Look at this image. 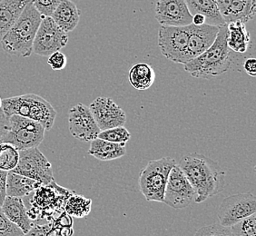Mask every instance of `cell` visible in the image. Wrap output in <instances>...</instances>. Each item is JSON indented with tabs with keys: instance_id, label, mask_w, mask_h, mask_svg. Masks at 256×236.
<instances>
[{
	"instance_id": "1",
	"label": "cell",
	"mask_w": 256,
	"mask_h": 236,
	"mask_svg": "<svg viewBox=\"0 0 256 236\" xmlns=\"http://www.w3.org/2000/svg\"><path fill=\"white\" fill-rule=\"evenodd\" d=\"M178 166L191 184L194 202L200 204L222 192L226 186V172L218 162L199 152L184 156Z\"/></svg>"
},
{
	"instance_id": "2",
	"label": "cell",
	"mask_w": 256,
	"mask_h": 236,
	"mask_svg": "<svg viewBox=\"0 0 256 236\" xmlns=\"http://www.w3.org/2000/svg\"><path fill=\"white\" fill-rule=\"evenodd\" d=\"M226 38L227 25L222 26L212 46L184 64V70L196 78L208 80L226 73L232 64V52L227 46Z\"/></svg>"
},
{
	"instance_id": "3",
	"label": "cell",
	"mask_w": 256,
	"mask_h": 236,
	"mask_svg": "<svg viewBox=\"0 0 256 236\" xmlns=\"http://www.w3.org/2000/svg\"><path fill=\"white\" fill-rule=\"evenodd\" d=\"M43 18L30 2L0 41L6 53L23 58L30 56L33 53L34 36Z\"/></svg>"
},
{
	"instance_id": "4",
	"label": "cell",
	"mask_w": 256,
	"mask_h": 236,
	"mask_svg": "<svg viewBox=\"0 0 256 236\" xmlns=\"http://www.w3.org/2000/svg\"><path fill=\"white\" fill-rule=\"evenodd\" d=\"M1 109L8 116H20L38 122L46 130L54 126L56 112L46 99L34 94H26L1 101Z\"/></svg>"
},
{
	"instance_id": "5",
	"label": "cell",
	"mask_w": 256,
	"mask_h": 236,
	"mask_svg": "<svg viewBox=\"0 0 256 236\" xmlns=\"http://www.w3.org/2000/svg\"><path fill=\"white\" fill-rule=\"evenodd\" d=\"M176 164L174 159L162 158L151 160L139 174L138 184L148 202H164V194L166 186L168 176L174 166Z\"/></svg>"
},
{
	"instance_id": "6",
	"label": "cell",
	"mask_w": 256,
	"mask_h": 236,
	"mask_svg": "<svg viewBox=\"0 0 256 236\" xmlns=\"http://www.w3.org/2000/svg\"><path fill=\"white\" fill-rule=\"evenodd\" d=\"M44 126L30 118L13 114L8 116V129L4 143L15 146L18 151L38 148L44 138Z\"/></svg>"
},
{
	"instance_id": "7",
	"label": "cell",
	"mask_w": 256,
	"mask_h": 236,
	"mask_svg": "<svg viewBox=\"0 0 256 236\" xmlns=\"http://www.w3.org/2000/svg\"><path fill=\"white\" fill-rule=\"evenodd\" d=\"M12 172L48 186L54 181L52 166L38 148L20 150L18 166Z\"/></svg>"
},
{
	"instance_id": "8",
	"label": "cell",
	"mask_w": 256,
	"mask_h": 236,
	"mask_svg": "<svg viewBox=\"0 0 256 236\" xmlns=\"http://www.w3.org/2000/svg\"><path fill=\"white\" fill-rule=\"evenodd\" d=\"M189 28L164 26L158 31V46L164 56L174 63H188V41Z\"/></svg>"
},
{
	"instance_id": "9",
	"label": "cell",
	"mask_w": 256,
	"mask_h": 236,
	"mask_svg": "<svg viewBox=\"0 0 256 236\" xmlns=\"http://www.w3.org/2000/svg\"><path fill=\"white\" fill-rule=\"evenodd\" d=\"M256 196L251 192L236 194L226 197L218 207L219 224L231 227L242 219L256 214Z\"/></svg>"
},
{
	"instance_id": "10",
	"label": "cell",
	"mask_w": 256,
	"mask_h": 236,
	"mask_svg": "<svg viewBox=\"0 0 256 236\" xmlns=\"http://www.w3.org/2000/svg\"><path fill=\"white\" fill-rule=\"evenodd\" d=\"M68 43V34L56 24L51 16L44 18L33 42V52L40 56H50Z\"/></svg>"
},
{
	"instance_id": "11",
	"label": "cell",
	"mask_w": 256,
	"mask_h": 236,
	"mask_svg": "<svg viewBox=\"0 0 256 236\" xmlns=\"http://www.w3.org/2000/svg\"><path fill=\"white\" fill-rule=\"evenodd\" d=\"M196 192L178 164L172 166L164 194V204L180 210L190 206Z\"/></svg>"
},
{
	"instance_id": "12",
	"label": "cell",
	"mask_w": 256,
	"mask_h": 236,
	"mask_svg": "<svg viewBox=\"0 0 256 236\" xmlns=\"http://www.w3.org/2000/svg\"><path fill=\"white\" fill-rule=\"evenodd\" d=\"M68 126L71 134L82 142H91L101 131L90 109L83 104H78L69 110Z\"/></svg>"
},
{
	"instance_id": "13",
	"label": "cell",
	"mask_w": 256,
	"mask_h": 236,
	"mask_svg": "<svg viewBox=\"0 0 256 236\" xmlns=\"http://www.w3.org/2000/svg\"><path fill=\"white\" fill-rule=\"evenodd\" d=\"M89 109L101 131L122 126L126 122L124 111L112 98H98L89 106Z\"/></svg>"
},
{
	"instance_id": "14",
	"label": "cell",
	"mask_w": 256,
	"mask_h": 236,
	"mask_svg": "<svg viewBox=\"0 0 256 236\" xmlns=\"http://www.w3.org/2000/svg\"><path fill=\"white\" fill-rule=\"evenodd\" d=\"M154 16L164 26H186L192 24V15L184 0H158Z\"/></svg>"
},
{
	"instance_id": "15",
	"label": "cell",
	"mask_w": 256,
	"mask_h": 236,
	"mask_svg": "<svg viewBox=\"0 0 256 236\" xmlns=\"http://www.w3.org/2000/svg\"><path fill=\"white\" fill-rule=\"evenodd\" d=\"M189 34L188 41V60L196 58L208 50L216 38L220 26L204 24L188 26Z\"/></svg>"
},
{
	"instance_id": "16",
	"label": "cell",
	"mask_w": 256,
	"mask_h": 236,
	"mask_svg": "<svg viewBox=\"0 0 256 236\" xmlns=\"http://www.w3.org/2000/svg\"><path fill=\"white\" fill-rule=\"evenodd\" d=\"M226 24L234 21L247 23L254 18L256 0H214Z\"/></svg>"
},
{
	"instance_id": "17",
	"label": "cell",
	"mask_w": 256,
	"mask_h": 236,
	"mask_svg": "<svg viewBox=\"0 0 256 236\" xmlns=\"http://www.w3.org/2000/svg\"><path fill=\"white\" fill-rule=\"evenodd\" d=\"M1 208L8 220L15 224L24 234L34 226V222L32 221L28 216V212L22 198L6 196Z\"/></svg>"
},
{
	"instance_id": "18",
	"label": "cell",
	"mask_w": 256,
	"mask_h": 236,
	"mask_svg": "<svg viewBox=\"0 0 256 236\" xmlns=\"http://www.w3.org/2000/svg\"><path fill=\"white\" fill-rule=\"evenodd\" d=\"M31 0H0V41Z\"/></svg>"
},
{
	"instance_id": "19",
	"label": "cell",
	"mask_w": 256,
	"mask_h": 236,
	"mask_svg": "<svg viewBox=\"0 0 256 236\" xmlns=\"http://www.w3.org/2000/svg\"><path fill=\"white\" fill-rule=\"evenodd\" d=\"M52 20L66 33L71 32L78 26L80 11L71 0H62L51 16Z\"/></svg>"
},
{
	"instance_id": "20",
	"label": "cell",
	"mask_w": 256,
	"mask_h": 236,
	"mask_svg": "<svg viewBox=\"0 0 256 236\" xmlns=\"http://www.w3.org/2000/svg\"><path fill=\"white\" fill-rule=\"evenodd\" d=\"M227 46L236 53H246L251 43L250 33L242 21H234L227 24Z\"/></svg>"
},
{
	"instance_id": "21",
	"label": "cell",
	"mask_w": 256,
	"mask_h": 236,
	"mask_svg": "<svg viewBox=\"0 0 256 236\" xmlns=\"http://www.w3.org/2000/svg\"><path fill=\"white\" fill-rule=\"evenodd\" d=\"M88 154L100 161H112L123 158L126 154V144L111 143L100 138L91 141Z\"/></svg>"
},
{
	"instance_id": "22",
	"label": "cell",
	"mask_w": 256,
	"mask_h": 236,
	"mask_svg": "<svg viewBox=\"0 0 256 236\" xmlns=\"http://www.w3.org/2000/svg\"><path fill=\"white\" fill-rule=\"evenodd\" d=\"M190 14H201L206 18V24L222 26L226 25L219 13L214 0H184Z\"/></svg>"
},
{
	"instance_id": "23",
	"label": "cell",
	"mask_w": 256,
	"mask_h": 236,
	"mask_svg": "<svg viewBox=\"0 0 256 236\" xmlns=\"http://www.w3.org/2000/svg\"><path fill=\"white\" fill-rule=\"evenodd\" d=\"M41 186L40 182L30 179L28 177L21 176L16 172H8L6 177V196H8L23 197L28 196Z\"/></svg>"
},
{
	"instance_id": "24",
	"label": "cell",
	"mask_w": 256,
	"mask_h": 236,
	"mask_svg": "<svg viewBox=\"0 0 256 236\" xmlns=\"http://www.w3.org/2000/svg\"><path fill=\"white\" fill-rule=\"evenodd\" d=\"M128 78L131 86L136 90H148L156 80V73L151 64L139 63L134 64L130 69Z\"/></svg>"
},
{
	"instance_id": "25",
	"label": "cell",
	"mask_w": 256,
	"mask_h": 236,
	"mask_svg": "<svg viewBox=\"0 0 256 236\" xmlns=\"http://www.w3.org/2000/svg\"><path fill=\"white\" fill-rule=\"evenodd\" d=\"M91 199L83 196H72L66 204V212L70 216L83 218L91 212Z\"/></svg>"
},
{
	"instance_id": "26",
	"label": "cell",
	"mask_w": 256,
	"mask_h": 236,
	"mask_svg": "<svg viewBox=\"0 0 256 236\" xmlns=\"http://www.w3.org/2000/svg\"><path fill=\"white\" fill-rule=\"evenodd\" d=\"M20 160V151L8 143L0 144V170L10 172L15 169Z\"/></svg>"
},
{
	"instance_id": "27",
	"label": "cell",
	"mask_w": 256,
	"mask_h": 236,
	"mask_svg": "<svg viewBox=\"0 0 256 236\" xmlns=\"http://www.w3.org/2000/svg\"><path fill=\"white\" fill-rule=\"evenodd\" d=\"M98 138L108 141L111 143L123 144H126L131 138V134L129 133L128 129L122 126L110 128L108 130L100 131Z\"/></svg>"
},
{
	"instance_id": "28",
	"label": "cell",
	"mask_w": 256,
	"mask_h": 236,
	"mask_svg": "<svg viewBox=\"0 0 256 236\" xmlns=\"http://www.w3.org/2000/svg\"><path fill=\"white\" fill-rule=\"evenodd\" d=\"M232 236H256V214L242 219L231 227Z\"/></svg>"
},
{
	"instance_id": "29",
	"label": "cell",
	"mask_w": 256,
	"mask_h": 236,
	"mask_svg": "<svg viewBox=\"0 0 256 236\" xmlns=\"http://www.w3.org/2000/svg\"><path fill=\"white\" fill-rule=\"evenodd\" d=\"M194 236H232L231 228L221 224H214L200 228Z\"/></svg>"
},
{
	"instance_id": "30",
	"label": "cell",
	"mask_w": 256,
	"mask_h": 236,
	"mask_svg": "<svg viewBox=\"0 0 256 236\" xmlns=\"http://www.w3.org/2000/svg\"><path fill=\"white\" fill-rule=\"evenodd\" d=\"M0 236H24L23 232L8 220L0 206Z\"/></svg>"
},
{
	"instance_id": "31",
	"label": "cell",
	"mask_w": 256,
	"mask_h": 236,
	"mask_svg": "<svg viewBox=\"0 0 256 236\" xmlns=\"http://www.w3.org/2000/svg\"><path fill=\"white\" fill-rule=\"evenodd\" d=\"M62 0H31L34 8L44 18L51 16Z\"/></svg>"
},
{
	"instance_id": "32",
	"label": "cell",
	"mask_w": 256,
	"mask_h": 236,
	"mask_svg": "<svg viewBox=\"0 0 256 236\" xmlns=\"http://www.w3.org/2000/svg\"><path fill=\"white\" fill-rule=\"evenodd\" d=\"M48 64H50V68L54 71H60L66 66L68 58L62 52L56 51L48 56Z\"/></svg>"
},
{
	"instance_id": "33",
	"label": "cell",
	"mask_w": 256,
	"mask_h": 236,
	"mask_svg": "<svg viewBox=\"0 0 256 236\" xmlns=\"http://www.w3.org/2000/svg\"><path fill=\"white\" fill-rule=\"evenodd\" d=\"M8 129V116L0 108V144L4 143Z\"/></svg>"
},
{
	"instance_id": "34",
	"label": "cell",
	"mask_w": 256,
	"mask_h": 236,
	"mask_svg": "<svg viewBox=\"0 0 256 236\" xmlns=\"http://www.w3.org/2000/svg\"><path fill=\"white\" fill-rule=\"evenodd\" d=\"M50 224H34L31 227L30 231L24 234V236H46V232L50 229Z\"/></svg>"
},
{
	"instance_id": "35",
	"label": "cell",
	"mask_w": 256,
	"mask_h": 236,
	"mask_svg": "<svg viewBox=\"0 0 256 236\" xmlns=\"http://www.w3.org/2000/svg\"><path fill=\"white\" fill-rule=\"evenodd\" d=\"M8 172L0 170V206L3 204L6 197V177Z\"/></svg>"
},
{
	"instance_id": "36",
	"label": "cell",
	"mask_w": 256,
	"mask_h": 236,
	"mask_svg": "<svg viewBox=\"0 0 256 236\" xmlns=\"http://www.w3.org/2000/svg\"><path fill=\"white\" fill-rule=\"evenodd\" d=\"M244 68L246 70L247 74L251 76H256V59L248 58L244 64Z\"/></svg>"
},
{
	"instance_id": "37",
	"label": "cell",
	"mask_w": 256,
	"mask_h": 236,
	"mask_svg": "<svg viewBox=\"0 0 256 236\" xmlns=\"http://www.w3.org/2000/svg\"><path fill=\"white\" fill-rule=\"evenodd\" d=\"M58 226H73V219L68 214L64 212L61 214V216L58 219L56 222L54 224Z\"/></svg>"
},
{
	"instance_id": "38",
	"label": "cell",
	"mask_w": 256,
	"mask_h": 236,
	"mask_svg": "<svg viewBox=\"0 0 256 236\" xmlns=\"http://www.w3.org/2000/svg\"><path fill=\"white\" fill-rule=\"evenodd\" d=\"M192 24L196 26H201L206 24V18L201 14H196L192 16Z\"/></svg>"
},
{
	"instance_id": "39",
	"label": "cell",
	"mask_w": 256,
	"mask_h": 236,
	"mask_svg": "<svg viewBox=\"0 0 256 236\" xmlns=\"http://www.w3.org/2000/svg\"><path fill=\"white\" fill-rule=\"evenodd\" d=\"M58 228H60V234L61 236H72L74 234V230L72 226H58Z\"/></svg>"
},
{
	"instance_id": "40",
	"label": "cell",
	"mask_w": 256,
	"mask_h": 236,
	"mask_svg": "<svg viewBox=\"0 0 256 236\" xmlns=\"http://www.w3.org/2000/svg\"><path fill=\"white\" fill-rule=\"evenodd\" d=\"M1 101H2V100L0 99V108H1Z\"/></svg>"
}]
</instances>
